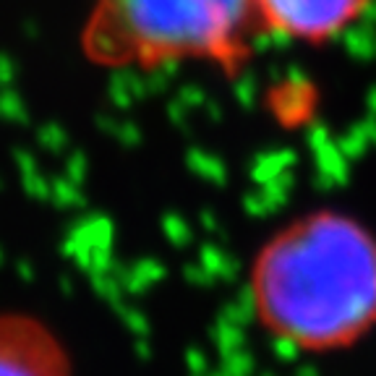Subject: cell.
Wrapping results in <instances>:
<instances>
[{
    "label": "cell",
    "mask_w": 376,
    "mask_h": 376,
    "mask_svg": "<svg viewBox=\"0 0 376 376\" xmlns=\"http://www.w3.org/2000/svg\"><path fill=\"white\" fill-rule=\"evenodd\" d=\"M251 300L266 332L298 351L353 345L376 324V238L348 214H306L259 251Z\"/></svg>",
    "instance_id": "1"
},
{
    "label": "cell",
    "mask_w": 376,
    "mask_h": 376,
    "mask_svg": "<svg viewBox=\"0 0 376 376\" xmlns=\"http://www.w3.org/2000/svg\"><path fill=\"white\" fill-rule=\"evenodd\" d=\"M262 35L257 0H92L81 50L100 69L206 63L240 76Z\"/></svg>",
    "instance_id": "2"
},
{
    "label": "cell",
    "mask_w": 376,
    "mask_h": 376,
    "mask_svg": "<svg viewBox=\"0 0 376 376\" xmlns=\"http://www.w3.org/2000/svg\"><path fill=\"white\" fill-rule=\"evenodd\" d=\"M366 8L368 0H257L262 35L311 47L345 35Z\"/></svg>",
    "instance_id": "3"
},
{
    "label": "cell",
    "mask_w": 376,
    "mask_h": 376,
    "mask_svg": "<svg viewBox=\"0 0 376 376\" xmlns=\"http://www.w3.org/2000/svg\"><path fill=\"white\" fill-rule=\"evenodd\" d=\"M0 376H74L69 351L29 314H0Z\"/></svg>",
    "instance_id": "4"
}]
</instances>
